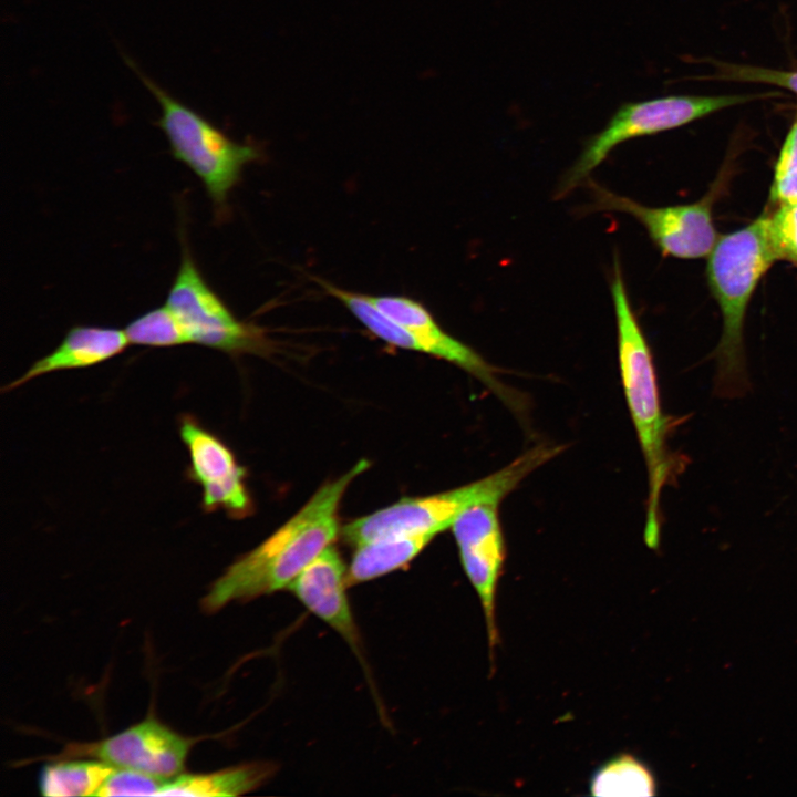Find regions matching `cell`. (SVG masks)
<instances>
[{
    "label": "cell",
    "instance_id": "obj_7",
    "mask_svg": "<svg viewBox=\"0 0 797 797\" xmlns=\"http://www.w3.org/2000/svg\"><path fill=\"white\" fill-rule=\"evenodd\" d=\"M182 258L166 306L177 318L187 344L229 354L262 353L269 348L263 331L239 320L205 280L180 235Z\"/></svg>",
    "mask_w": 797,
    "mask_h": 797
},
{
    "label": "cell",
    "instance_id": "obj_1",
    "mask_svg": "<svg viewBox=\"0 0 797 797\" xmlns=\"http://www.w3.org/2000/svg\"><path fill=\"white\" fill-rule=\"evenodd\" d=\"M369 467L360 460L339 478L323 484L312 497L255 549L234 561L201 600L206 612L289 588L297 576L339 534L338 510L350 484Z\"/></svg>",
    "mask_w": 797,
    "mask_h": 797
},
{
    "label": "cell",
    "instance_id": "obj_24",
    "mask_svg": "<svg viewBox=\"0 0 797 797\" xmlns=\"http://www.w3.org/2000/svg\"><path fill=\"white\" fill-rule=\"evenodd\" d=\"M797 168V116L789 128L775 165L774 177Z\"/></svg>",
    "mask_w": 797,
    "mask_h": 797
},
{
    "label": "cell",
    "instance_id": "obj_18",
    "mask_svg": "<svg viewBox=\"0 0 797 797\" xmlns=\"http://www.w3.org/2000/svg\"><path fill=\"white\" fill-rule=\"evenodd\" d=\"M589 788L594 796H653L656 784L642 762L624 754L597 769Z\"/></svg>",
    "mask_w": 797,
    "mask_h": 797
},
{
    "label": "cell",
    "instance_id": "obj_22",
    "mask_svg": "<svg viewBox=\"0 0 797 797\" xmlns=\"http://www.w3.org/2000/svg\"><path fill=\"white\" fill-rule=\"evenodd\" d=\"M770 231L778 259L797 265V203L782 205L770 215Z\"/></svg>",
    "mask_w": 797,
    "mask_h": 797
},
{
    "label": "cell",
    "instance_id": "obj_3",
    "mask_svg": "<svg viewBox=\"0 0 797 797\" xmlns=\"http://www.w3.org/2000/svg\"><path fill=\"white\" fill-rule=\"evenodd\" d=\"M777 259L768 213L720 237L708 255L707 283L723 319L722 335L712 355L716 362L714 394L721 398H739L751 390L745 315L759 280Z\"/></svg>",
    "mask_w": 797,
    "mask_h": 797
},
{
    "label": "cell",
    "instance_id": "obj_6",
    "mask_svg": "<svg viewBox=\"0 0 797 797\" xmlns=\"http://www.w3.org/2000/svg\"><path fill=\"white\" fill-rule=\"evenodd\" d=\"M777 94L669 95L623 103L604 127L587 139L576 163L561 179L557 197L566 196L587 180L615 146L629 139L677 128L724 108Z\"/></svg>",
    "mask_w": 797,
    "mask_h": 797
},
{
    "label": "cell",
    "instance_id": "obj_12",
    "mask_svg": "<svg viewBox=\"0 0 797 797\" xmlns=\"http://www.w3.org/2000/svg\"><path fill=\"white\" fill-rule=\"evenodd\" d=\"M498 505L495 501L474 505L462 513L451 528L464 571L483 608L490 658L498 643L496 596L506 557Z\"/></svg>",
    "mask_w": 797,
    "mask_h": 797
},
{
    "label": "cell",
    "instance_id": "obj_9",
    "mask_svg": "<svg viewBox=\"0 0 797 797\" xmlns=\"http://www.w3.org/2000/svg\"><path fill=\"white\" fill-rule=\"evenodd\" d=\"M195 739L154 716L100 741L69 743L53 758H93L115 768L138 770L169 780L185 772Z\"/></svg>",
    "mask_w": 797,
    "mask_h": 797
},
{
    "label": "cell",
    "instance_id": "obj_10",
    "mask_svg": "<svg viewBox=\"0 0 797 797\" xmlns=\"http://www.w3.org/2000/svg\"><path fill=\"white\" fill-rule=\"evenodd\" d=\"M385 315L397 322L389 334L391 345L436 356L465 370L500 397L508 391L498 381L496 369L474 349L448 334L418 301L402 296H369Z\"/></svg>",
    "mask_w": 797,
    "mask_h": 797
},
{
    "label": "cell",
    "instance_id": "obj_17",
    "mask_svg": "<svg viewBox=\"0 0 797 797\" xmlns=\"http://www.w3.org/2000/svg\"><path fill=\"white\" fill-rule=\"evenodd\" d=\"M115 767L93 758H53L39 776L43 796H96Z\"/></svg>",
    "mask_w": 797,
    "mask_h": 797
},
{
    "label": "cell",
    "instance_id": "obj_5",
    "mask_svg": "<svg viewBox=\"0 0 797 797\" xmlns=\"http://www.w3.org/2000/svg\"><path fill=\"white\" fill-rule=\"evenodd\" d=\"M124 61L159 104L161 116L155 124L165 134L172 156L200 179L216 214L222 215L244 167L260 157L259 149L231 139L145 75L132 59L124 55Z\"/></svg>",
    "mask_w": 797,
    "mask_h": 797
},
{
    "label": "cell",
    "instance_id": "obj_13",
    "mask_svg": "<svg viewBox=\"0 0 797 797\" xmlns=\"http://www.w3.org/2000/svg\"><path fill=\"white\" fill-rule=\"evenodd\" d=\"M346 586V567L339 551L330 545L297 576L288 589L310 612L358 650L359 634Z\"/></svg>",
    "mask_w": 797,
    "mask_h": 797
},
{
    "label": "cell",
    "instance_id": "obj_2",
    "mask_svg": "<svg viewBox=\"0 0 797 797\" xmlns=\"http://www.w3.org/2000/svg\"><path fill=\"white\" fill-rule=\"evenodd\" d=\"M618 359L622 386L636 432L648 473L645 544L654 549L660 542V498L685 469L689 458L670 449L667 439L683 422L662 411L652 353L631 306L618 257L611 279Z\"/></svg>",
    "mask_w": 797,
    "mask_h": 797
},
{
    "label": "cell",
    "instance_id": "obj_14",
    "mask_svg": "<svg viewBox=\"0 0 797 797\" xmlns=\"http://www.w3.org/2000/svg\"><path fill=\"white\" fill-rule=\"evenodd\" d=\"M130 344L124 330L112 327L74 325L61 343L37 360L20 377L2 391L14 390L41 375L61 370L83 369L121 354Z\"/></svg>",
    "mask_w": 797,
    "mask_h": 797
},
{
    "label": "cell",
    "instance_id": "obj_16",
    "mask_svg": "<svg viewBox=\"0 0 797 797\" xmlns=\"http://www.w3.org/2000/svg\"><path fill=\"white\" fill-rule=\"evenodd\" d=\"M433 538L429 534L391 536L356 546L348 569V584L369 581L406 566Z\"/></svg>",
    "mask_w": 797,
    "mask_h": 797
},
{
    "label": "cell",
    "instance_id": "obj_23",
    "mask_svg": "<svg viewBox=\"0 0 797 797\" xmlns=\"http://www.w3.org/2000/svg\"><path fill=\"white\" fill-rule=\"evenodd\" d=\"M770 197L779 206L797 203V168L774 177Z\"/></svg>",
    "mask_w": 797,
    "mask_h": 797
},
{
    "label": "cell",
    "instance_id": "obj_20",
    "mask_svg": "<svg viewBox=\"0 0 797 797\" xmlns=\"http://www.w3.org/2000/svg\"><path fill=\"white\" fill-rule=\"evenodd\" d=\"M714 77L748 83H762L787 89L797 95V71H784L764 66L716 62Z\"/></svg>",
    "mask_w": 797,
    "mask_h": 797
},
{
    "label": "cell",
    "instance_id": "obj_4",
    "mask_svg": "<svg viewBox=\"0 0 797 797\" xmlns=\"http://www.w3.org/2000/svg\"><path fill=\"white\" fill-rule=\"evenodd\" d=\"M562 449V445L538 444L487 477L438 494L403 498L358 518L342 528V536L353 547L391 536H436L452 528L457 517L469 507L487 501L500 503L528 475Z\"/></svg>",
    "mask_w": 797,
    "mask_h": 797
},
{
    "label": "cell",
    "instance_id": "obj_19",
    "mask_svg": "<svg viewBox=\"0 0 797 797\" xmlns=\"http://www.w3.org/2000/svg\"><path fill=\"white\" fill-rule=\"evenodd\" d=\"M130 343L152 348L187 344L182 327L165 304L132 320L124 329Z\"/></svg>",
    "mask_w": 797,
    "mask_h": 797
},
{
    "label": "cell",
    "instance_id": "obj_15",
    "mask_svg": "<svg viewBox=\"0 0 797 797\" xmlns=\"http://www.w3.org/2000/svg\"><path fill=\"white\" fill-rule=\"evenodd\" d=\"M272 773L266 763H249L203 773H182L166 782L158 796H238L259 787Z\"/></svg>",
    "mask_w": 797,
    "mask_h": 797
},
{
    "label": "cell",
    "instance_id": "obj_8",
    "mask_svg": "<svg viewBox=\"0 0 797 797\" xmlns=\"http://www.w3.org/2000/svg\"><path fill=\"white\" fill-rule=\"evenodd\" d=\"M590 211H618L634 217L664 256L697 259L708 256L718 240L712 219L713 195L685 205L644 206L588 178Z\"/></svg>",
    "mask_w": 797,
    "mask_h": 797
},
{
    "label": "cell",
    "instance_id": "obj_21",
    "mask_svg": "<svg viewBox=\"0 0 797 797\" xmlns=\"http://www.w3.org/2000/svg\"><path fill=\"white\" fill-rule=\"evenodd\" d=\"M166 782L143 772L114 768L96 796H158Z\"/></svg>",
    "mask_w": 797,
    "mask_h": 797
},
{
    "label": "cell",
    "instance_id": "obj_11",
    "mask_svg": "<svg viewBox=\"0 0 797 797\" xmlns=\"http://www.w3.org/2000/svg\"><path fill=\"white\" fill-rule=\"evenodd\" d=\"M178 431L189 454L185 476L203 489L201 509H224L237 518L247 515L251 500L245 485L246 470L232 451L188 413L179 416Z\"/></svg>",
    "mask_w": 797,
    "mask_h": 797
}]
</instances>
